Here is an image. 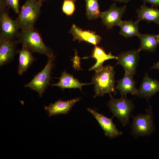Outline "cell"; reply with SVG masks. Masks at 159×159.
<instances>
[{
    "label": "cell",
    "mask_w": 159,
    "mask_h": 159,
    "mask_svg": "<svg viewBox=\"0 0 159 159\" xmlns=\"http://www.w3.org/2000/svg\"><path fill=\"white\" fill-rule=\"evenodd\" d=\"M137 14V21H145L148 22H153L159 25V9L147 7L145 3L140 8L136 11Z\"/></svg>",
    "instance_id": "cell-16"
},
{
    "label": "cell",
    "mask_w": 159,
    "mask_h": 159,
    "mask_svg": "<svg viewBox=\"0 0 159 159\" xmlns=\"http://www.w3.org/2000/svg\"><path fill=\"white\" fill-rule=\"evenodd\" d=\"M19 44L17 39L0 37V66L10 63L17 53L16 46Z\"/></svg>",
    "instance_id": "cell-10"
},
{
    "label": "cell",
    "mask_w": 159,
    "mask_h": 159,
    "mask_svg": "<svg viewBox=\"0 0 159 159\" xmlns=\"http://www.w3.org/2000/svg\"><path fill=\"white\" fill-rule=\"evenodd\" d=\"M17 38L19 43L21 44L32 53L44 54L47 57L54 56L52 49L44 44L41 34L34 28L21 29Z\"/></svg>",
    "instance_id": "cell-1"
},
{
    "label": "cell",
    "mask_w": 159,
    "mask_h": 159,
    "mask_svg": "<svg viewBox=\"0 0 159 159\" xmlns=\"http://www.w3.org/2000/svg\"><path fill=\"white\" fill-rule=\"evenodd\" d=\"M86 2V15L89 20L100 18L102 12L99 9L98 0H84Z\"/></svg>",
    "instance_id": "cell-22"
},
{
    "label": "cell",
    "mask_w": 159,
    "mask_h": 159,
    "mask_svg": "<svg viewBox=\"0 0 159 159\" xmlns=\"http://www.w3.org/2000/svg\"><path fill=\"white\" fill-rule=\"evenodd\" d=\"M126 9L125 5L118 7L116 6L115 2L110 6L108 10L102 12L100 18L102 23L108 29L112 28L114 26H118Z\"/></svg>",
    "instance_id": "cell-9"
},
{
    "label": "cell",
    "mask_w": 159,
    "mask_h": 159,
    "mask_svg": "<svg viewBox=\"0 0 159 159\" xmlns=\"http://www.w3.org/2000/svg\"><path fill=\"white\" fill-rule=\"evenodd\" d=\"M145 3H148L151 5L152 7H157L159 6V0H141Z\"/></svg>",
    "instance_id": "cell-25"
},
{
    "label": "cell",
    "mask_w": 159,
    "mask_h": 159,
    "mask_svg": "<svg viewBox=\"0 0 159 159\" xmlns=\"http://www.w3.org/2000/svg\"><path fill=\"white\" fill-rule=\"evenodd\" d=\"M5 0H0V11L9 9Z\"/></svg>",
    "instance_id": "cell-26"
},
{
    "label": "cell",
    "mask_w": 159,
    "mask_h": 159,
    "mask_svg": "<svg viewBox=\"0 0 159 159\" xmlns=\"http://www.w3.org/2000/svg\"><path fill=\"white\" fill-rule=\"evenodd\" d=\"M8 10L0 11V37L16 39L19 32V29L16 20L12 19L9 16Z\"/></svg>",
    "instance_id": "cell-8"
},
{
    "label": "cell",
    "mask_w": 159,
    "mask_h": 159,
    "mask_svg": "<svg viewBox=\"0 0 159 159\" xmlns=\"http://www.w3.org/2000/svg\"><path fill=\"white\" fill-rule=\"evenodd\" d=\"M140 52L138 49H133L121 53L117 56L116 65H121L125 72L134 75L139 62Z\"/></svg>",
    "instance_id": "cell-7"
},
{
    "label": "cell",
    "mask_w": 159,
    "mask_h": 159,
    "mask_svg": "<svg viewBox=\"0 0 159 159\" xmlns=\"http://www.w3.org/2000/svg\"><path fill=\"white\" fill-rule=\"evenodd\" d=\"M37 0L42 1H47V0Z\"/></svg>",
    "instance_id": "cell-30"
},
{
    "label": "cell",
    "mask_w": 159,
    "mask_h": 159,
    "mask_svg": "<svg viewBox=\"0 0 159 159\" xmlns=\"http://www.w3.org/2000/svg\"><path fill=\"white\" fill-rule=\"evenodd\" d=\"M80 100L76 98L67 101L59 100L54 103H51L48 106H44V109L50 117L59 114L68 113L74 104Z\"/></svg>",
    "instance_id": "cell-14"
},
{
    "label": "cell",
    "mask_w": 159,
    "mask_h": 159,
    "mask_svg": "<svg viewBox=\"0 0 159 159\" xmlns=\"http://www.w3.org/2000/svg\"><path fill=\"white\" fill-rule=\"evenodd\" d=\"M48 61L44 68L36 74L31 81L24 85V87H29L38 92L41 97L46 89L50 84L51 71L54 66L55 56L48 57Z\"/></svg>",
    "instance_id": "cell-6"
},
{
    "label": "cell",
    "mask_w": 159,
    "mask_h": 159,
    "mask_svg": "<svg viewBox=\"0 0 159 159\" xmlns=\"http://www.w3.org/2000/svg\"><path fill=\"white\" fill-rule=\"evenodd\" d=\"M140 40L139 51H147L154 52L156 50L159 41L158 34H143L140 33L137 36Z\"/></svg>",
    "instance_id": "cell-20"
},
{
    "label": "cell",
    "mask_w": 159,
    "mask_h": 159,
    "mask_svg": "<svg viewBox=\"0 0 159 159\" xmlns=\"http://www.w3.org/2000/svg\"><path fill=\"white\" fill-rule=\"evenodd\" d=\"M115 1H117L120 3H127L131 0H112Z\"/></svg>",
    "instance_id": "cell-28"
},
{
    "label": "cell",
    "mask_w": 159,
    "mask_h": 159,
    "mask_svg": "<svg viewBox=\"0 0 159 159\" xmlns=\"http://www.w3.org/2000/svg\"><path fill=\"white\" fill-rule=\"evenodd\" d=\"M80 58L78 55L77 51L75 49L74 56L71 60L73 63L72 67L75 70H82L80 66Z\"/></svg>",
    "instance_id": "cell-24"
},
{
    "label": "cell",
    "mask_w": 159,
    "mask_h": 159,
    "mask_svg": "<svg viewBox=\"0 0 159 159\" xmlns=\"http://www.w3.org/2000/svg\"><path fill=\"white\" fill-rule=\"evenodd\" d=\"M92 57L96 59L95 64L89 69V71L94 70L97 72L101 70L103 68V64L104 61L111 59H117V57L112 55L110 52L106 54L103 49L97 45H95Z\"/></svg>",
    "instance_id": "cell-19"
},
{
    "label": "cell",
    "mask_w": 159,
    "mask_h": 159,
    "mask_svg": "<svg viewBox=\"0 0 159 159\" xmlns=\"http://www.w3.org/2000/svg\"><path fill=\"white\" fill-rule=\"evenodd\" d=\"M145 111V114H139L131 116L132 120L130 126V134L135 138L140 137L148 136L155 130L152 108L149 104Z\"/></svg>",
    "instance_id": "cell-3"
},
{
    "label": "cell",
    "mask_w": 159,
    "mask_h": 159,
    "mask_svg": "<svg viewBox=\"0 0 159 159\" xmlns=\"http://www.w3.org/2000/svg\"><path fill=\"white\" fill-rule=\"evenodd\" d=\"M71 0L73 1L74 2H75V1H77V0Z\"/></svg>",
    "instance_id": "cell-32"
},
{
    "label": "cell",
    "mask_w": 159,
    "mask_h": 159,
    "mask_svg": "<svg viewBox=\"0 0 159 159\" xmlns=\"http://www.w3.org/2000/svg\"><path fill=\"white\" fill-rule=\"evenodd\" d=\"M110 99L107 103L110 111L116 117L123 127H125L129 122L132 112L135 108V106L132 101L126 96L116 99L109 94Z\"/></svg>",
    "instance_id": "cell-5"
},
{
    "label": "cell",
    "mask_w": 159,
    "mask_h": 159,
    "mask_svg": "<svg viewBox=\"0 0 159 159\" xmlns=\"http://www.w3.org/2000/svg\"><path fill=\"white\" fill-rule=\"evenodd\" d=\"M16 8L19 9V0H14Z\"/></svg>",
    "instance_id": "cell-29"
},
{
    "label": "cell",
    "mask_w": 159,
    "mask_h": 159,
    "mask_svg": "<svg viewBox=\"0 0 159 159\" xmlns=\"http://www.w3.org/2000/svg\"><path fill=\"white\" fill-rule=\"evenodd\" d=\"M17 53L19 54L18 73L21 75L26 72L28 68L35 61V59L33 56L32 52L23 46H22L21 49L17 50Z\"/></svg>",
    "instance_id": "cell-17"
},
{
    "label": "cell",
    "mask_w": 159,
    "mask_h": 159,
    "mask_svg": "<svg viewBox=\"0 0 159 159\" xmlns=\"http://www.w3.org/2000/svg\"><path fill=\"white\" fill-rule=\"evenodd\" d=\"M137 20H121L118 26L120 27V34L125 38L138 36L140 33L139 31L138 23Z\"/></svg>",
    "instance_id": "cell-21"
},
{
    "label": "cell",
    "mask_w": 159,
    "mask_h": 159,
    "mask_svg": "<svg viewBox=\"0 0 159 159\" xmlns=\"http://www.w3.org/2000/svg\"><path fill=\"white\" fill-rule=\"evenodd\" d=\"M87 111L91 113L97 121L106 137L110 138L118 137L122 135V132L118 130L111 118L98 112L95 110L88 108Z\"/></svg>",
    "instance_id": "cell-11"
},
{
    "label": "cell",
    "mask_w": 159,
    "mask_h": 159,
    "mask_svg": "<svg viewBox=\"0 0 159 159\" xmlns=\"http://www.w3.org/2000/svg\"><path fill=\"white\" fill-rule=\"evenodd\" d=\"M42 1L27 0L22 6L16 20L19 28L27 29L34 28L40 12Z\"/></svg>",
    "instance_id": "cell-4"
},
{
    "label": "cell",
    "mask_w": 159,
    "mask_h": 159,
    "mask_svg": "<svg viewBox=\"0 0 159 159\" xmlns=\"http://www.w3.org/2000/svg\"><path fill=\"white\" fill-rule=\"evenodd\" d=\"M69 32L73 36V41L77 40L79 42L85 41L97 45L100 42L102 37L92 31L83 30L82 29L73 24Z\"/></svg>",
    "instance_id": "cell-13"
},
{
    "label": "cell",
    "mask_w": 159,
    "mask_h": 159,
    "mask_svg": "<svg viewBox=\"0 0 159 159\" xmlns=\"http://www.w3.org/2000/svg\"><path fill=\"white\" fill-rule=\"evenodd\" d=\"M159 91V81L150 78L145 73L137 95L138 97L148 100Z\"/></svg>",
    "instance_id": "cell-12"
},
{
    "label": "cell",
    "mask_w": 159,
    "mask_h": 159,
    "mask_svg": "<svg viewBox=\"0 0 159 159\" xmlns=\"http://www.w3.org/2000/svg\"><path fill=\"white\" fill-rule=\"evenodd\" d=\"M150 69L159 70V60L157 63L154 64L153 65Z\"/></svg>",
    "instance_id": "cell-27"
},
{
    "label": "cell",
    "mask_w": 159,
    "mask_h": 159,
    "mask_svg": "<svg viewBox=\"0 0 159 159\" xmlns=\"http://www.w3.org/2000/svg\"><path fill=\"white\" fill-rule=\"evenodd\" d=\"M91 84L92 83H81L74 78L72 75L64 71L62 72L59 82L51 85L59 87L62 90L67 88L75 89L78 88L82 91V87L83 86Z\"/></svg>",
    "instance_id": "cell-18"
},
{
    "label": "cell",
    "mask_w": 159,
    "mask_h": 159,
    "mask_svg": "<svg viewBox=\"0 0 159 159\" xmlns=\"http://www.w3.org/2000/svg\"><path fill=\"white\" fill-rule=\"evenodd\" d=\"M75 3L71 0H64L62 6L63 12L68 16L72 15L75 9Z\"/></svg>",
    "instance_id": "cell-23"
},
{
    "label": "cell",
    "mask_w": 159,
    "mask_h": 159,
    "mask_svg": "<svg viewBox=\"0 0 159 159\" xmlns=\"http://www.w3.org/2000/svg\"><path fill=\"white\" fill-rule=\"evenodd\" d=\"M115 74L114 68L110 65L103 66L101 70L95 72L92 77L95 92L94 98L103 96L106 93L116 94L114 88Z\"/></svg>",
    "instance_id": "cell-2"
},
{
    "label": "cell",
    "mask_w": 159,
    "mask_h": 159,
    "mask_svg": "<svg viewBox=\"0 0 159 159\" xmlns=\"http://www.w3.org/2000/svg\"><path fill=\"white\" fill-rule=\"evenodd\" d=\"M135 85L133 75L125 72L123 78L118 81L115 88L119 90L121 97L126 96L128 93L137 95L138 89L135 87Z\"/></svg>",
    "instance_id": "cell-15"
},
{
    "label": "cell",
    "mask_w": 159,
    "mask_h": 159,
    "mask_svg": "<svg viewBox=\"0 0 159 159\" xmlns=\"http://www.w3.org/2000/svg\"><path fill=\"white\" fill-rule=\"evenodd\" d=\"M158 40L159 41V34H158Z\"/></svg>",
    "instance_id": "cell-31"
}]
</instances>
